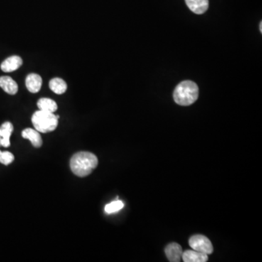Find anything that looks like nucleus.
Returning a JSON list of instances; mask_svg holds the SVG:
<instances>
[{"label":"nucleus","instance_id":"obj_1","mask_svg":"<svg viewBox=\"0 0 262 262\" xmlns=\"http://www.w3.org/2000/svg\"><path fill=\"white\" fill-rule=\"evenodd\" d=\"M99 164L97 157L89 152H79L73 155L70 160V168L74 174L79 177H85L92 173Z\"/></svg>","mask_w":262,"mask_h":262},{"label":"nucleus","instance_id":"obj_2","mask_svg":"<svg viewBox=\"0 0 262 262\" xmlns=\"http://www.w3.org/2000/svg\"><path fill=\"white\" fill-rule=\"evenodd\" d=\"M199 96V89L197 84L192 81L181 82L173 92V99L177 104L187 106L197 101Z\"/></svg>","mask_w":262,"mask_h":262},{"label":"nucleus","instance_id":"obj_3","mask_svg":"<svg viewBox=\"0 0 262 262\" xmlns=\"http://www.w3.org/2000/svg\"><path fill=\"white\" fill-rule=\"evenodd\" d=\"M59 116L54 113L39 110L34 113L32 122L35 130L40 133H46L55 131L58 126Z\"/></svg>","mask_w":262,"mask_h":262},{"label":"nucleus","instance_id":"obj_4","mask_svg":"<svg viewBox=\"0 0 262 262\" xmlns=\"http://www.w3.org/2000/svg\"><path fill=\"white\" fill-rule=\"evenodd\" d=\"M189 244L194 251L201 252L207 255L211 254L214 252V248L211 241L207 237L201 235L191 237Z\"/></svg>","mask_w":262,"mask_h":262},{"label":"nucleus","instance_id":"obj_5","mask_svg":"<svg viewBox=\"0 0 262 262\" xmlns=\"http://www.w3.org/2000/svg\"><path fill=\"white\" fill-rule=\"evenodd\" d=\"M165 253L169 261L179 262L182 259L183 250L178 243H171L165 248Z\"/></svg>","mask_w":262,"mask_h":262},{"label":"nucleus","instance_id":"obj_6","mask_svg":"<svg viewBox=\"0 0 262 262\" xmlns=\"http://www.w3.org/2000/svg\"><path fill=\"white\" fill-rule=\"evenodd\" d=\"M23 64V60L18 55H13L6 59L1 64V69L4 72H12L19 69Z\"/></svg>","mask_w":262,"mask_h":262},{"label":"nucleus","instance_id":"obj_7","mask_svg":"<svg viewBox=\"0 0 262 262\" xmlns=\"http://www.w3.org/2000/svg\"><path fill=\"white\" fill-rule=\"evenodd\" d=\"M186 4L195 14H203L209 9V0H185Z\"/></svg>","mask_w":262,"mask_h":262},{"label":"nucleus","instance_id":"obj_8","mask_svg":"<svg viewBox=\"0 0 262 262\" xmlns=\"http://www.w3.org/2000/svg\"><path fill=\"white\" fill-rule=\"evenodd\" d=\"M42 84V77L39 74L32 73L28 74L26 79L27 89L32 94H36L41 89Z\"/></svg>","mask_w":262,"mask_h":262},{"label":"nucleus","instance_id":"obj_9","mask_svg":"<svg viewBox=\"0 0 262 262\" xmlns=\"http://www.w3.org/2000/svg\"><path fill=\"white\" fill-rule=\"evenodd\" d=\"M182 259L184 262H206L209 260V256L201 252L187 250L183 252Z\"/></svg>","mask_w":262,"mask_h":262},{"label":"nucleus","instance_id":"obj_10","mask_svg":"<svg viewBox=\"0 0 262 262\" xmlns=\"http://www.w3.org/2000/svg\"><path fill=\"white\" fill-rule=\"evenodd\" d=\"M22 136L23 138L30 140L32 144L36 148H40L42 145V137L40 136V132L32 128H26L22 131Z\"/></svg>","mask_w":262,"mask_h":262},{"label":"nucleus","instance_id":"obj_11","mask_svg":"<svg viewBox=\"0 0 262 262\" xmlns=\"http://www.w3.org/2000/svg\"><path fill=\"white\" fill-rule=\"evenodd\" d=\"M13 131V126L10 122H6L0 127V136H1V145L3 147L11 146V138L12 133Z\"/></svg>","mask_w":262,"mask_h":262},{"label":"nucleus","instance_id":"obj_12","mask_svg":"<svg viewBox=\"0 0 262 262\" xmlns=\"http://www.w3.org/2000/svg\"><path fill=\"white\" fill-rule=\"evenodd\" d=\"M0 88L10 95H15L18 91V84L11 77L3 76L0 77Z\"/></svg>","mask_w":262,"mask_h":262},{"label":"nucleus","instance_id":"obj_13","mask_svg":"<svg viewBox=\"0 0 262 262\" xmlns=\"http://www.w3.org/2000/svg\"><path fill=\"white\" fill-rule=\"evenodd\" d=\"M40 110L47 111V112L54 113L58 109V105L53 100L47 99V98H42L39 100L37 102Z\"/></svg>","mask_w":262,"mask_h":262},{"label":"nucleus","instance_id":"obj_14","mask_svg":"<svg viewBox=\"0 0 262 262\" xmlns=\"http://www.w3.org/2000/svg\"><path fill=\"white\" fill-rule=\"evenodd\" d=\"M49 87L52 92L58 95H62L67 91V84L66 83L64 79L58 78H53L50 81Z\"/></svg>","mask_w":262,"mask_h":262},{"label":"nucleus","instance_id":"obj_15","mask_svg":"<svg viewBox=\"0 0 262 262\" xmlns=\"http://www.w3.org/2000/svg\"><path fill=\"white\" fill-rule=\"evenodd\" d=\"M123 207H124V203H123V201L117 199V200L113 201V202L105 206V212L109 214H113V213L121 211V209H123Z\"/></svg>","mask_w":262,"mask_h":262},{"label":"nucleus","instance_id":"obj_16","mask_svg":"<svg viewBox=\"0 0 262 262\" xmlns=\"http://www.w3.org/2000/svg\"><path fill=\"white\" fill-rule=\"evenodd\" d=\"M14 155L10 152L0 151V163L3 165H8L13 163Z\"/></svg>","mask_w":262,"mask_h":262},{"label":"nucleus","instance_id":"obj_17","mask_svg":"<svg viewBox=\"0 0 262 262\" xmlns=\"http://www.w3.org/2000/svg\"><path fill=\"white\" fill-rule=\"evenodd\" d=\"M260 32H261V33L262 32V23H260Z\"/></svg>","mask_w":262,"mask_h":262},{"label":"nucleus","instance_id":"obj_18","mask_svg":"<svg viewBox=\"0 0 262 262\" xmlns=\"http://www.w3.org/2000/svg\"><path fill=\"white\" fill-rule=\"evenodd\" d=\"M1 141H2V138H1V136H0V146H2Z\"/></svg>","mask_w":262,"mask_h":262}]
</instances>
